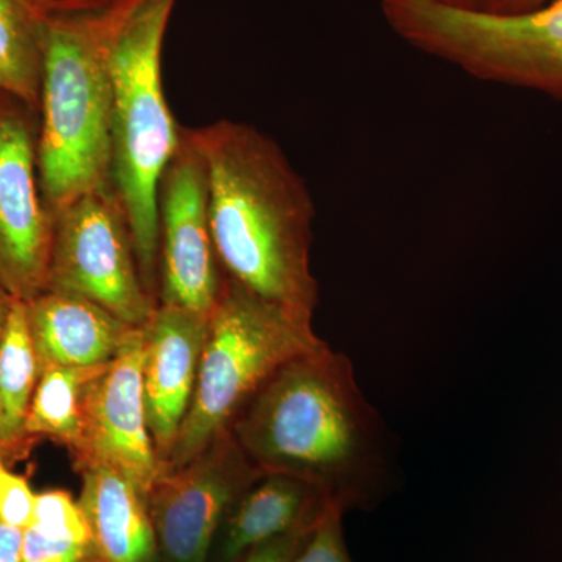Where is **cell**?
Instances as JSON below:
<instances>
[{
	"mask_svg": "<svg viewBox=\"0 0 562 562\" xmlns=\"http://www.w3.org/2000/svg\"><path fill=\"white\" fill-rule=\"evenodd\" d=\"M231 432L258 471L301 480L344 514L372 512L398 487L394 436L327 342L273 373Z\"/></svg>",
	"mask_w": 562,
	"mask_h": 562,
	"instance_id": "cell-1",
	"label": "cell"
},
{
	"mask_svg": "<svg viewBox=\"0 0 562 562\" xmlns=\"http://www.w3.org/2000/svg\"><path fill=\"white\" fill-rule=\"evenodd\" d=\"M209 173L210 222L225 277L265 301L314 316L316 209L279 144L254 125L222 120L188 128Z\"/></svg>",
	"mask_w": 562,
	"mask_h": 562,
	"instance_id": "cell-2",
	"label": "cell"
},
{
	"mask_svg": "<svg viewBox=\"0 0 562 562\" xmlns=\"http://www.w3.org/2000/svg\"><path fill=\"white\" fill-rule=\"evenodd\" d=\"M122 0H52L40 92L41 187L52 213L111 183L110 43Z\"/></svg>",
	"mask_w": 562,
	"mask_h": 562,
	"instance_id": "cell-3",
	"label": "cell"
},
{
	"mask_svg": "<svg viewBox=\"0 0 562 562\" xmlns=\"http://www.w3.org/2000/svg\"><path fill=\"white\" fill-rule=\"evenodd\" d=\"M177 0H122L110 43L111 183L131 222L146 290L158 302V184L180 144L161 57Z\"/></svg>",
	"mask_w": 562,
	"mask_h": 562,
	"instance_id": "cell-4",
	"label": "cell"
},
{
	"mask_svg": "<svg viewBox=\"0 0 562 562\" xmlns=\"http://www.w3.org/2000/svg\"><path fill=\"white\" fill-rule=\"evenodd\" d=\"M322 344L313 317L265 301L225 277L209 314L194 397L161 471L187 464L231 431L244 406L273 373Z\"/></svg>",
	"mask_w": 562,
	"mask_h": 562,
	"instance_id": "cell-5",
	"label": "cell"
},
{
	"mask_svg": "<svg viewBox=\"0 0 562 562\" xmlns=\"http://www.w3.org/2000/svg\"><path fill=\"white\" fill-rule=\"evenodd\" d=\"M409 46L469 76L562 99V0L522 13L453 9L432 0H382Z\"/></svg>",
	"mask_w": 562,
	"mask_h": 562,
	"instance_id": "cell-6",
	"label": "cell"
},
{
	"mask_svg": "<svg viewBox=\"0 0 562 562\" xmlns=\"http://www.w3.org/2000/svg\"><path fill=\"white\" fill-rule=\"evenodd\" d=\"M47 290L88 299L132 327H144L158 308L140 277L131 222L113 184L55 214Z\"/></svg>",
	"mask_w": 562,
	"mask_h": 562,
	"instance_id": "cell-7",
	"label": "cell"
},
{
	"mask_svg": "<svg viewBox=\"0 0 562 562\" xmlns=\"http://www.w3.org/2000/svg\"><path fill=\"white\" fill-rule=\"evenodd\" d=\"M40 113L0 92V281L31 302L49 284L55 214L41 187Z\"/></svg>",
	"mask_w": 562,
	"mask_h": 562,
	"instance_id": "cell-8",
	"label": "cell"
},
{
	"mask_svg": "<svg viewBox=\"0 0 562 562\" xmlns=\"http://www.w3.org/2000/svg\"><path fill=\"white\" fill-rule=\"evenodd\" d=\"M158 214V305L209 316L225 273L214 249L209 173L201 150L181 127L180 144L160 179Z\"/></svg>",
	"mask_w": 562,
	"mask_h": 562,
	"instance_id": "cell-9",
	"label": "cell"
},
{
	"mask_svg": "<svg viewBox=\"0 0 562 562\" xmlns=\"http://www.w3.org/2000/svg\"><path fill=\"white\" fill-rule=\"evenodd\" d=\"M262 475L231 431L187 464L161 471L146 494L158 562H209L233 503Z\"/></svg>",
	"mask_w": 562,
	"mask_h": 562,
	"instance_id": "cell-10",
	"label": "cell"
},
{
	"mask_svg": "<svg viewBox=\"0 0 562 562\" xmlns=\"http://www.w3.org/2000/svg\"><path fill=\"white\" fill-rule=\"evenodd\" d=\"M143 327L136 328L117 357L88 383L83 424L70 453L77 473L103 465L121 472L146 497L161 472L147 424L143 394Z\"/></svg>",
	"mask_w": 562,
	"mask_h": 562,
	"instance_id": "cell-11",
	"label": "cell"
},
{
	"mask_svg": "<svg viewBox=\"0 0 562 562\" xmlns=\"http://www.w3.org/2000/svg\"><path fill=\"white\" fill-rule=\"evenodd\" d=\"M206 328V314L172 305H158L143 327L144 405L161 469L194 397Z\"/></svg>",
	"mask_w": 562,
	"mask_h": 562,
	"instance_id": "cell-12",
	"label": "cell"
},
{
	"mask_svg": "<svg viewBox=\"0 0 562 562\" xmlns=\"http://www.w3.org/2000/svg\"><path fill=\"white\" fill-rule=\"evenodd\" d=\"M24 303L40 369L109 364L138 328L98 303L68 292L47 290Z\"/></svg>",
	"mask_w": 562,
	"mask_h": 562,
	"instance_id": "cell-13",
	"label": "cell"
},
{
	"mask_svg": "<svg viewBox=\"0 0 562 562\" xmlns=\"http://www.w3.org/2000/svg\"><path fill=\"white\" fill-rule=\"evenodd\" d=\"M327 502L308 484L281 473H265L225 516L209 562H238L257 547L317 522Z\"/></svg>",
	"mask_w": 562,
	"mask_h": 562,
	"instance_id": "cell-14",
	"label": "cell"
},
{
	"mask_svg": "<svg viewBox=\"0 0 562 562\" xmlns=\"http://www.w3.org/2000/svg\"><path fill=\"white\" fill-rule=\"evenodd\" d=\"M79 505L90 530L92 562H158L146 497L114 469L80 472Z\"/></svg>",
	"mask_w": 562,
	"mask_h": 562,
	"instance_id": "cell-15",
	"label": "cell"
},
{
	"mask_svg": "<svg viewBox=\"0 0 562 562\" xmlns=\"http://www.w3.org/2000/svg\"><path fill=\"white\" fill-rule=\"evenodd\" d=\"M38 379L25 303L16 301L0 342V460L9 465L25 460L36 446L25 424Z\"/></svg>",
	"mask_w": 562,
	"mask_h": 562,
	"instance_id": "cell-16",
	"label": "cell"
},
{
	"mask_svg": "<svg viewBox=\"0 0 562 562\" xmlns=\"http://www.w3.org/2000/svg\"><path fill=\"white\" fill-rule=\"evenodd\" d=\"M52 0H0V92L40 113L44 31Z\"/></svg>",
	"mask_w": 562,
	"mask_h": 562,
	"instance_id": "cell-17",
	"label": "cell"
},
{
	"mask_svg": "<svg viewBox=\"0 0 562 562\" xmlns=\"http://www.w3.org/2000/svg\"><path fill=\"white\" fill-rule=\"evenodd\" d=\"M103 366H47L40 369L38 384L25 424V430L33 442L50 439L66 447L69 453L77 449L83 424L85 391Z\"/></svg>",
	"mask_w": 562,
	"mask_h": 562,
	"instance_id": "cell-18",
	"label": "cell"
},
{
	"mask_svg": "<svg viewBox=\"0 0 562 562\" xmlns=\"http://www.w3.org/2000/svg\"><path fill=\"white\" fill-rule=\"evenodd\" d=\"M29 527L91 543L90 530L79 502L74 501L72 495L66 491L36 494L35 512Z\"/></svg>",
	"mask_w": 562,
	"mask_h": 562,
	"instance_id": "cell-19",
	"label": "cell"
},
{
	"mask_svg": "<svg viewBox=\"0 0 562 562\" xmlns=\"http://www.w3.org/2000/svg\"><path fill=\"white\" fill-rule=\"evenodd\" d=\"M344 514L328 506L292 562H355L344 536Z\"/></svg>",
	"mask_w": 562,
	"mask_h": 562,
	"instance_id": "cell-20",
	"label": "cell"
},
{
	"mask_svg": "<svg viewBox=\"0 0 562 562\" xmlns=\"http://www.w3.org/2000/svg\"><path fill=\"white\" fill-rule=\"evenodd\" d=\"M22 562H92L91 543L27 527L22 536Z\"/></svg>",
	"mask_w": 562,
	"mask_h": 562,
	"instance_id": "cell-21",
	"label": "cell"
},
{
	"mask_svg": "<svg viewBox=\"0 0 562 562\" xmlns=\"http://www.w3.org/2000/svg\"><path fill=\"white\" fill-rule=\"evenodd\" d=\"M36 494L25 476L0 460V522L25 530L32 524Z\"/></svg>",
	"mask_w": 562,
	"mask_h": 562,
	"instance_id": "cell-22",
	"label": "cell"
},
{
	"mask_svg": "<svg viewBox=\"0 0 562 562\" xmlns=\"http://www.w3.org/2000/svg\"><path fill=\"white\" fill-rule=\"evenodd\" d=\"M316 524L303 525L297 530L286 532L265 546L257 547L238 562H292Z\"/></svg>",
	"mask_w": 562,
	"mask_h": 562,
	"instance_id": "cell-23",
	"label": "cell"
},
{
	"mask_svg": "<svg viewBox=\"0 0 562 562\" xmlns=\"http://www.w3.org/2000/svg\"><path fill=\"white\" fill-rule=\"evenodd\" d=\"M24 530L0 522V562H22Z\"/></svg>",
	"mask_w": 562,
	"mask_h": 562,
	"instance_id": "cell-24",
	"label": "cell"
},
{
	"mask_svg": "<svg viewBox=\"0 0 562 562\" xmlns=\"http://www.w3.org/2000/svg\"><path fill=\"white\" fill-rule=\"evenodd\" d=\"M553 0H490L484 7V13H522L547 5Z\"/></svg>",
	"mask_w": 562,
	"mask_h": 562,
	"instance_id": "cell-25",
	"label": "cell"
},
{
	"mask_svg": "<svg viewBox=\"0 0 562 562\" xmlns=\"http://www.w3.org/2000/svg\"><path fill=\"white\" fill-rule=\"evenodd\" d=\"M14 302L16 299L10 294V291L3 286L2 281H0V342H2L3 333L7 330V325H9L11 310H13Z\"/></svg>",
	"mask_w": 562,
	"mask_h": 562,
	"instance_id": "cell-26",
	"label": "cell"
},
{
	"mask_svg": "<svg viewBox=\"0 0 562 562\" xmlns=\"http://www.w3.org/2000/svg\"><path fill=\"white\" fill-rule=\"evenodd\" d=\"M432 2L442 3V5L453 7V9L482 11L490 0H432Z\"/></svg>",
	"mask_w": 562,
	"mask_h": 562,
	"instance_id": "cell-27",
	"label": "cell"
}]
</instances>
